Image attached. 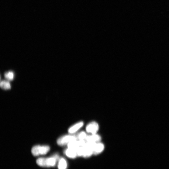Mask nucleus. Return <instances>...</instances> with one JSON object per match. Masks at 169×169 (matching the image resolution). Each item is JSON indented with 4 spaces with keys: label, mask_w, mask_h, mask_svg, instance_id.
<instances>
[{
    "label": "nucleus",
    "mask_w": 169,
    "mask_h": 169,
    "mask_svg": "<svg viewBox=\"0 0 169 169\" xmlns=\"http://www.w3.org/2000/svg\"><path fill=\"white\" fill-rule=\"evenodd\" d=\"M59 159L58 154H55L52 157L47 158H40L36 160L37 164L42 167H50L55 166Z\"/></svg>",
    "instance_id": "nucleus-1"
},
{
    "label": "nucleus",
    "mask_w": 169,
    "mask_h": 169,
    "mask_svg": "<svg viewBox=\"0 0 169 169\" xmlns=\"http://www.w3.org/2000/svg\"><path fill=\"white\" fill-rule=\"evenodd\" d=\"M77 140V137L75 135L69 134L59 137L57 141V143L58 145L60 146L67 145L72 141Z\"/></svg>",
    "instance_id": "nucleus-2"
},
{
    "label": "nucleus",
    "mask_w": 169,
    "mask_h": 169,
    "mask_svg": "<svg viewBox=\"0 0 169 169\" xmlns=\"http://www.w3.org/2000/svg\"><path fill=\"white\" fill-rule=\"evenodd\" d=\"M99 129L98 123L95 121L88 123L86 127V131L88 133L94 134L97 133Z\"/></svg>",
    "instance_id": "nucleus-3"
},
{
    "label": "nucleus",
    "mask_w": 169,
    "mask_h": 169,
    "mask_svg": "<svg viewBox=\"0 0 169 169\" xmlns=\"http://www.w3.org/2000/svg\"><path fill=\"white\" fill-rule=\"evenodd\" d=\"M84 125V123L83 121L79 122L70 127L68 129V132L69 134H75L78 132Z\"/></svg>",
    "instance_id": "nucleus-4"
},
{
    "label": "nucleus",
    "mask_w": 169,
    "mask_h": 169,
    "mask_svg": "<svg viewBox=\"0 0 169 169\" xmlns=\"http://www.w3.org/2000/svg\"><path fill=\"white\" fill-rule=\"evenodd\" d=\"M102 140V137L98 133L90 134L88 135L86 140L87 143H96L100 142Z\"/></svg>",
    "instance_id": "nucleus-5"
},
{
    "label": "nucleus",
    "mask_w": 169,
    "mask_h": 169,
    "mask_svg": "<svg viewBox=\"0 0 169 169\" xmlns=\"http://www.w3.org/2000/svg\"><path fill=\"white\" fill-rule=\"evenodd\" d=\"M50 150V147L47 145H37L36 151L38 156L46 154Z\"/></svg>",
    "instance_id": "nucleus-6"
},
{
    "label": "nucleus",
    "mask_w": 169,
    "mask_h": 169,
    "mask_svg": "<svg viewBox=\"0 0 169 169\" xmlns=\"http://www.w3.org/2000/svg\"><path fill=\"white\" fill-rule=\"evenodd\" d=\"M104 149V145L102 143L100 142L96 143L94 148V154L97 155L101 154Z\"/></svg>",
    "instance_id": "nucleus-7"
},
{
    "label": "nucleus",
    "mask_w": 169,
    "mask_h": 169,
    "mask_svg": "<svg viewBox=\"0 0 169 169\" xmlns=\"http://www.w3.org/2000/svg\"><path fill=\"white\" fill-rule=\"evenodd\" d=\"M68 157L71 158H74L77 156L76 149L67 147L64 152Z\"/></svg>",
    "instance_id": "nucleus-8"
},
{
    "label": "nucleus",
    "mask_w": 169,
    "mask_h": 169,
    "mask_svg": "<svg viewBox=\"0 0 169 169\" xmlns=\"http://www.w3.org/2000/svg\"><path fill=\"white\" fill-rule=\"evenodd\" d=\"M67 164L66 160L64 158H61L59 161L58 169H67Z\"/></svg>",
    "instance_id": "nucleus-9"
},
{
    "label": "nucleus",
    "mask_w": 169,
    "mask_h": 169,
    "mask_svg": "<svg viewBox=\"0 0 169 169\" xmlns=\"http://www.w3.org/2000/svg\"><path fill=\"white\" fill-rule=\"evenodd\" d=\"M77 140H85L88 136V133L85 131H81L78 132L76 135Z\"/></svg>",
    "instance_id": "nucleus-10"
},
{
    "label": "nucleus",
    "mask_w": 169,
    "mask_h": 169,
    "mask_svg": "<svg viewBox=\"0 0 169 169\" xmlns=\"http://www.w3.org/2000/svg\"><path fill=\"white\" fill-rule=\"evenodd\" d=\"M0 86L2 88L5 90H9L11 88V85L9 82L5 81H1L0 84Z\"/></svg>",
    "instance_id": "nucleus-11"
},
{
    "label": "nucleus",
    "mask_w": 169,
    "mask_h": 169,
    "mask_svg": "<svg viewBox=\"0 0 169 169\" xmlns=\"http://www.w3.org/2000/svg\"><path fill=\"white\" fill-rule=\"evenodd\" d=\"M5 77L7 80L12 81L14 77V74L12 71H9L5 74Z\"/></svg>",
    "instance_id": "nucleus-12"
},
{
    "label": "nucleus",
    "mask_w": 169,
    "mask_h": 169,
    "mask_svg": "<svg viewBox=\"0 0 169 169\" xmlns=\"http://www.w3.org/2000/svg\"><path fill=\"white\" fill-rule=\"evenodd\" d=\"M77 156H83V154L84 147H79L76 149Z\"/></svg>",
    "instance_id": "nucleus-13"
}]
</instances>
